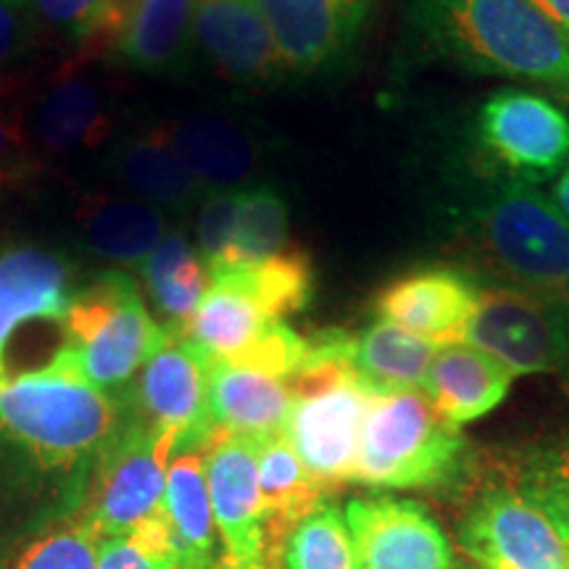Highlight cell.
I'll use <instances>...</instances> for the list:
<instances>
[{
    "label": "cell",
    "instance_id": "603a6c76",
    "mask_svg": "<svg viewBox=\"0 0 569 569\" xmlns=\"http://www.w3.org/2000/svg\"><path fill=\"white\" fill-rule=\"evenodd\" d=\"M167 130L177 153L188 163L196 180L211 193L246 182L259 161L251 134L224 117L201 113V117L182 119L180 124L167 127Z\"/></svg>",
    "mask_w": 569,
    "mask_h": 569
},
{
    "label": "cell",
    "instance_id": "f35d334b",
    "mask_svg": "<svg viewBox=\"0 0 569 569\" xmlns=\"http://www.w3.org/2000/svg\"><path fill=\"white\" fill-rule=\"evenodd\" d=\"M98 569H172L167 561L142 549L138 540L130 536L103 538L101 543V565Z\"/></svg>",
    "mask_w": 569,
    "mask_h": 569
},
{
    "label": "cell",
    "instance_id": "ffe728a7",
    "mask_svg": "<svg viewBox=\"0 0 569 569\" xmlns=\"http://www.w3.org/2000/svg\"><path fill=\"white\" fill-rule=\"evenodd\" d=\"M111 172L153 209L188 211L203 198V184L177 153L167 127L132 134L111 151Z\"/></svg>",
    "mask_w": 569,
    "mask_h": 569
},
{
    "label": "cell",
    "instance_id": "52a82bcc",
    "mask_svg": "<svg viewBox=\"0 0 569 569\" xmlns=\"http://www.w3.org/2000/svg\"><path fill=\"white\" fill-rule=\"evenodd\" d=\"M459 540L480 569H569V538L517 482L488 488L461 519Z\"/></svg>",
    "mask_w": 569,
    "mask_h": 569
},
{
    "label": "cell",
    "instance_id": "f6af8a7d",
    "mask_svg": "<svg viewBox=\"0 0 569 569\" xmlns=\"http://www.w3.org/2000/svg\"><path fill=\"white\" fill-rule=\"evenodd\" d=\"M559 377H561V388H565V393L569 396V365H567L565 369H561Z\"/></svg>",
    "mask_w": 569,
    "mask_h": 569
},
{
    "label": "cell",
    "instance_id": "30bf717a",
    "mask_svg": "<svg viewBox=\"0 0 569 569\" xmlns=\"http://www.w3.org/2000/svg\"><path fill=\"white\" fill-rule=\"evenodd\" d=\"M359 569H453V546L419 501L359 496L343 509Z\"/></svg>",
    "mask_w": 569,
    "mask_h": 569
},
{
    "label": "cell",
    "instance_id": "74e56055",
    "mask_svg": "<svg viewBox=\"0 0 569 569\" xmlns=\"http://www.w3.org/2000/svg\"><path fill=\"white\" fill-rule=\"evenodd\" d=\"M27 167H30V153H27L24 134L17 119L0 106V188L17 182Z\"/></svg>",
    "mask_w": 569,
    "mask_h": 569
},
{
    "label": "cell",
    "instance_id": "b9f144b4",
    "mask_svg": "<svg viewBox=\"0 0 569 569\" xmlns=\"http://www.w3.org/2000/svg\"><path fill=\"white\" fill-rule=\"evenodd\" d=\"M551 201L557 203V209L565 213L567 222H569V167L561 172V177L557 182H553V190H551Z\"/></svg>",
    "mask_w": 569,
    "mask_h": 569
},
{
    "label": "cell",
    "instance_id": "7bdbcfd3",
    "mask_svg": "<svg viewBox=\"0 0 569 569\" xmlns=\"http://www.w3.org/2000/svg\"><path fill=\"white\" fill-rule=\"evenodd\" d=\"M553 301H557V306L561 309V315H565L567 322H569V277H567V282L561 284L559 293L553 296Z\"/></svg>",
    "mask_w": 569,
    "mask_h": 569
},
{
    "label": "cell",
    "instance_id": "d6a6232c",
    "mask_svg": "<svg viewBox=\"0 0 569 569\" xmlns=\"http://www.w3.org/2000/svg\"><path fill=\"white\" fill-rule=\"evenodd\" d=\"M517 486L536 498L569 538V436L530 451L517 472Z\"/></svg>",
    "mask_w": 569,
    "mask_h": 569
},
{
    "label": "cell",
    "instance_id": "83f0119b",
    "mask_svg": "<svg viewBox=\"0 0 569 569\" xmlns=\"http://www.w3.org/2000/svg\"><path fill=\"white\" fill-rule=\"evenodd\" d=\"M438 348L430 340L377 319L356 338L353 369L375 393L422 388Z\"/></svg>",
    "mask_w": 569,
    "mask_h": 569
},
{
    "label": "cell",
    "instance_id": "7a4b0ae2",
    "mask_svg": "<svg viewBox=\"0 0 569 569\" xmlns=\"http://www.w3.org/2000/svg\"><path fill=\"white\" fill-rule=\"evenodd\" d=\"M0 430L42 465L71 467L113 436L117 407L61 346L46 367L0 380Z\"/></svg>",
    "mask_w": 569,
    "mask_h": 569
},
{
    "label": "cell",
    "instance_id": "4dcf8cb0",
    "mask_svg": "<svg viewBox=\"0 0 569 569\" xmlns=\"http://www.w3.org/2000/svg\"><path fill=\"white\" fill-rule=\"evenodd\" d=\"M288 251V203L269 184L240 193L238 227L224 269L251 267ZM222 272V269H219Z\"/></svg>",
    "mask_w": 569,
    "mask_h": 569
},
{
    "label": "cell",
    "instance_id": "6da1fadb",
    "mask_svg": "<svg viewBox=\"0 0 569 569\" xmlns=\"http://www.w3.org/2000/svg\"><path fill=\"white\" fill-rule=\"evenodd\" d=\"M411 19L443 59L569 103V38L528 0H415Z\"/></svg>",
    "mask_w": 569,
    "mask_h": 569
},
{
    "label": "cell",
    "instance_id": "f546056e",
    "mask_svg": "<svg viewBox=\"0 0 569 569\" xmlns=\"http://www.w3.org/2000/svg\"><path fill=\"white\" fill-rule=\"evenodd\" d=\"M253 298L269 319H284L303 311L315 296V267L303 251H282L251 267L222 269Z\"/></svg>",
    "mask_w": 569,
    "mask_h": 569
},
{
    "label": "cell",
    "instance_id": "8d00e7d4",
    "mask_svg": "<svg viewBox=\"0 0 569 569\" xmlns=\"http://www.w3.org/2000/svg\"><path fill=\"white\" fill-rule=\"evenodd\" d=\"M38 17L53 30L67 32L71 40L80 42L88 30L98 0H32Z\"/></svg>",
    "mask_w": 569,
    "mask_h": 569
},
{
    "label": "cell",
    "instance_id": "836d02e7",
    "mask_svg": "<svg viewBox=\"0 0 569 569\" xmlns=\"http://www.w3.org/2000/svg\"><path fill=\"white\" fill-rule=\"evenodd\" d=\"M103 536L90 522L53 530L17 559L13 569H98Z\"/></svg>",
    "mask_w": 569,
    "mask_h": 569
},
{
    "label": "cell",
    "instance_id": "8992f818",
    "mask_svg": "<svg viewBox=\"0 0 569 569\" xmlns=\"http://www.w3.org/2000/svg\"><path fill=\"white\" fill-rule=\"evenodd\" d=\"M63 325V346L80 361L84 377L103 390L130 380L167 338V327L146 311L138 284L119 269L84 284Z\"/></svg>",
    "mask_w": 569,
    "mask_h": 569
},
{
    "label": "cell",
    "instance_id": "5b68a950",
    "mask_svg": "<svg viewBox=\"0 0 569 569\" xmlns=\"http://www.w3.org/2000/svg\"><path fill=\"white\" fill-rule=\"evenodd\" d=\"M284 382L293 393V407L282 436L327 488L353 482L375 390L356 375L351 356L317 353Z\"/></svg>",
    "mask_w": 569,
    "mask_h": 569
},
{
    "label": "cell",
    "instance_id": "e575fe53",
    "mask_svg": "<svg viewBox=\"0 0 569 569\" xmlns=\"http://www.w3.org/2000/svg\"><path fill=\"white\" fill-rule=\"evenodd\" d=\"M240 193L234 190H213L203 198L201 217H198V256L209 272H219L230 256L234 227H238Z\"/></svg>",
    "mask_w": 569,
    "mask_h": 569
},
{
    "label": "cell",
    "instance_id": "5bb4252c",
    "mask_svg": "<svg viewBox=\"0 0 569 569\" xmlns=\"http://www.w3.org/2000/svg\"><path fill=\"white\" fill-rule=\"evenodd\" d=\"M482 284L467 269L422 267L388 282L375 301L377 319L436 346L465 343Z\"/></svg>",
    "mask_w": 569,
    "mask_h": 569
},
{
    "label": "cell",
    "instance_id": "8fae6325",
    "mask_svg": "<svg viewBox=\"0 0 569 569\" xmlns=\"http://www.w3.org/2000/svg\"><path fill=\"white\" fill-rule=\"evenodd\" d=\"M209 380V353L182 330L167 327L159 351L142 367L140 396L153 425L177 438V453L203 451L213 438Z\"/></svg>",
    "mask_w": 569,
    "mask_h": 569
},
{
    "label": "cell",
    "instance_id": "d590c367",
    "mask_svg": "<svg viewBox=\"0 0 569 569\" xmlns=\"http://www.w3.org/2000/svg\"><path fill=\"white\" fill-rule=\"evenodd\" d=\"M146 0H98L92 11L88 30H84L80 46L88 56L117 53L119 42L130 32L134 17H138Z\"/></svg>",
    "mask_w": 569,
    "mask_h": 569
},
{
    "label": "cell",
    "instance_id": "ba28073f",
    "mask_svg": "<svg viewBox=\"0 0 569 569\" xmlns=\"http://www.w3.org/2000/svg\"><path fill=\"white\" fill-rule=\"evenodd\" d=\"M465 343L493 356L515 377L561 372L569 365V322L557 301L507 284L480 290Z\"/></svg>",
    "mask_w": 569,
    "mask_h": 569
},
{
    "label": "cell",
    "instance_id": "7c38bea8",
    "mask_svg": "<svg viewBox=\"0 0 569 569\" xmlns=\"http://www.w3.org/2000/svg\"><path fill=\"white\" fill-rule=\"evenodd\" d=\"M259 451L261 440L230 432H213L209 446L203 448L213 525L222 538L224 561L234 567H264Z\"/></svg>",
    "mask_w": 569,
    "mask_h": 569
},
{
    "label": "cell",
    "instance_id": "ac0fdd59",
    "mask_svg": "<svg viewBox=\"0 0 569 569\" xmlns=\"http://www.w3.org/2000/svg\"><path fill=\"white\" fill-rule=\"evenodd\" d=\"M515 375L493 356L467 343L440 346L425 377V396L451 425H467L493 411L509 396Z\"/></svg>",
    "mask_w": 569,
    "mask_h": 569
},
{
    "label": "cell",
    "instance_id": "4316f807",
    "mask_svg": "<svg viewBox=\"0 0 569 569\" xmlns=\"http://www.w3.org/2000/svg\"><path fill=\"white\" fill-rule=\"evenodd\" d=\"M196 3L198 0H146L117 53L132 69L148 74L180 69L196 40Z\"/></svg>",
    "mask_w": 569,
    "mask_h": 569
},
{
    "label": "cell",
    "instance_id": "3957f363",
    "mask_svg": "<svg viewBox=\"0 0 569 569\" xmlns=\"http://www.w3.org/2000/svg\"><path fill=\"white\" fill-rule=\"evenodd\" d=\"M461 243L507 288L551 298L569 277V222L538 184L509 180L469 211Z\"/></svg>",
    "mask_w": 569,
    "mask_h": 569
},
{
    "label": "cell",
    "instance_id": "4fadbf2b",
    "mask_svg": "<svg viewBox=\"0 0 569 569\" xmlns=\"http://www.w3.org/2000/svg\"><path fill=\"white\" fill-rule=\"evenodd\" d=\"M177 438L161 427H134L106 461L90 525L103 538L132 536L161 515Z\"/></svg>",
    "mask_w": 569,
    "mask_h": 569
},
{
    "label": "cell",
    "instance_id": "e0dca14e",
    "mask_svg": "<svg viewBox=\"0 0 569 569\" xmlns=\"http://www.w3.org/2000/svg\"><path fill=\"white\" fill-rule=\"evenodd\" d=\"M193 32L213 67L230 80L272 82L288 71L253 0H198Z\"/></svg>",
    "mask_w": 569,
    "mask_h": 569
},
{
    "label": "cell",
    "instance_id": "9c48e42d",
    "mask_svg": "<svg viewBox=\"0 0 569 569\" xmlns=\"http://www.w3.org/2000/svg\"><path fill=\"white\" fill-rule=\"evenodd\" d=\"M475 138L509 180L536 184L569 161V113L538 92L507 88L480 106Z\"/></svg>",
    "mask_w": 569,
    "mask_h": 569
},
{
    "label": "cell",
    "instance_id": "d4e9b609",
    "mask_svg": "<svg viewBox=\"0 0 569 569\" xmlns=\"http://www.w3.org/2000/svg\"><path fill=\"white\" fill-rule=\"evenodd\" d=\"M272 322L280 319H269L267 311L238 282L227 274H211L209 293L184 327V336L193 338L211 361H234Z\"/></svg>",
    "mask_w": 569,
    "mask_h": 569
},
{
    "label": "cell",
    "instance_id": "ee69618b",
    "mask_svg": "<svg viewBox=\"0 0 569 569\" xmlns=\"http://www.w3.org/2000/svg\"><path fill=\"white\" fill-rule=\"evenodd\" d=\"M209 569H264V567H234V565H230V561H219V565H213V567H209Z\"/></svg>",
    "mask_w": 569,
    "mask_h": 569
},
{
    "label": "cell",
    "instance_id": "44dd1931",
    "mask_svg": "<svg viewBox=\"0 0 569 569\" xmlns=\"http://www.w3.org/2000/svg\"><path fill=\"white\" fill-rule=\"evenodd\" d=\"M259 486L264 503V567L280 569L284 540L303 517L322 507L327 486L309 472L284 436L261 440Z\"/></svg>",
    "mask_w": 569,
    "mask_h": 569
},
{
    "label": "cell",
    "instance_id": "cb8c5ba5",
    "mask_svg": "<svg viewBox=\"0 0 569 569\" xmlns=\"http://www.w3.org/2000/svg\"><path fill=\"white\" fill-rule=\"evenodd\" d=\"M109 127L103 90L88 74H63L42 96L38 138L46 151L56 156L88 151L106 140Z\"/></svg>",
    "mask_w": 569,
    "mask_h": 569
},
{
    "label": "cell",
    "instance_id": "f1b7e54d",
    "mask_svg": "<svg viewBox=\"0 0 569 569\" xmlns=\"http://www.w3.org/2000/svg\"><path fill=\"white\" fill-rule=\"evenodd\" d=\"M140 267L156 309L169 319L167 327L184 332L211 288L209 267L180 232L163 234Z\"/></svg>",
    "mask_w": 569,
    "mask_h": 569
},
{
    "label": "cell",
    "instance_id": "bcb514c9",
    "mask_svg": "<svg viewBox=\"0 0 569 569\" xmlns=\"http://www.w3.org/2000/svg\"><path fill=\"white\" fill-rule=\"evenodd\" d=\"M0 3H9V6H21V9H24V6L30 3V0H0Z\"/></svg>",
    "mask_w": 569,
    "mask_h": 569
},
{
    "label": "cell",
    "instance_id": "ab89813d",
    "mask_svg": "<svg viewBox=\"0 0 569 569\" xmlns=\"http://www.w3.org/2000/svg\"><path fill=\"white\" fill-rule=\"evenodd\" d=\"M32 27L21 6L0 3V69L11 63L30 42Z\"/></svg>",
    "mask_w": 569,
    "mask_h": 569
},
{
    "label": "cell",
    "instance_id": "2e32d148",
    "mask_svg": "<svg viewBox=\"0 0 569 569\" xmlns=\"http://www.w3.org/2000/svg\"><path fill=\"white\" fill-rule=\"evenodd\" d=\"M74 290L71 267L61 253L17 246L0 253V380H6V348L27 322H67Z\"/></svg>",
    "mask_w": 569,
    "mask_h": 569
},
{
    "label": "cell",
    "instance_id": "d6986e66",
    "mask_svg": "<svg viewBox=\"0 0 569 569\" xmlns=\"http://www.w3.org/2000/svg\"><path fill=\"white\" fill-rule=\"evenodd\" d=\"M209 403L213 432H230L253 440L282 436L293 393L280 377L211 361Z\"/></svg>",
    "mask_w": 569,
    "mask_h": 569
},
{
    "label": "cell",
    "instance_id": "9a60e30c",
    "mask_svg": "<svg viewBox=\"0 0 569 569\" xmlns=\"http://www.w3.org/2000/svg\"><path fill=\"white\" fill-rule=\"evenodd\" d=\"M288 71L309 74L336 61L365 24L372 0H253Z\"/></svg>",
    "mask_w": 569,
    "mask_h": 569
},
{
    "label": "cell",
    "instance_id": "7402d4cb",
    "mask_svg": "<svg viewBox=\"0 0 569 569\" xmlns=\"http://www.w3.org/2000/svg\"><path fill=\"white\" fill-rule=\"evenodd\" d=\"M163 522L172 540L177 569L213 567L217 525H213L209 482H206L203 451L177 453L169 461Z\"/></svg>",
    "mask_w": 569,
    "mask_h": 569
},
{
    "label": "cell",
    "instance_id": "60d3db41",
    "mask_svg": "<svg viewBox=\"0 0 569 569\" xmlns=\"http://www.w3.org/2000/svg\"><path fill=\"white\" fill-rule=\"evenodd\" d=\"M569 38V0H528Z\"/></svg>",
    "mask_w": 569,
    "mask_h": 569
},
{
    "label": "cell",
    "instance_id": "484cf974",
    "mask_svg": "<svg viewBox=\"0 0 569 569\" xmlns=\"http://www.w3.org/2000/svg\"><path fill=\"white\" fill-rule=\"evenodd\" d=\"M163 234V213L142 201L103 198L82 211L84 248L113 264H142Z\"/></svg>",
    "mask_w": 569,
    "mask_h": 569
},
{
    "label": "cell",
    "instance_id": "277c9868",
    "mask_svg": "<svg viewBox=\"0 0 569 569\" xmlns=\"http://www.w3.org/2000/svg\"><path fill=\"white\" fill-rule=\"evenodd\" d=\"M467 461V438L419 388L375 393L353 482L382 490H422L453 482Z\"/></svg>",
    "mask_w": 569,
    "mask_h": 569
},
{
    "label": "cell",
    "instance_id": "1f68e13d",
    "mask_svg": "<svg viewBox=\"0 0 569 569\" xmlns=\"http://www.w3.org/2000/svg\"><path fill=\"white\" fill-rule=\"evenodd\" d=\"M280 569H359L351 530L336 503L303 517L284 540Z\"/></svg>",
    "mask_w": 569,
    "mask_h": 569
}]
</instances>
